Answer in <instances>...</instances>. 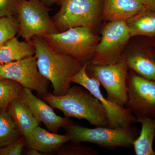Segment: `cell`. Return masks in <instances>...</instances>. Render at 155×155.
I'll list each match as a JSON object with an SVG mask.
<instances>
[{"instance_id":"obj_1","label":"cell","mask_w":155,"mask_h":155,"mask_svg":"<svg viewBox=\"0 0 155 155\" xmlns=\"http://www.w3.org/2000/svg\"><path fill=\"white\" fill-rule=\"evenodd\" d=\"M31 41L35 49V56L39 71L51 83L53 94H67L71 87L72 78L87 61L57 51L41 36L33 37Z\"/></svg>"},{"instance_id":"obj_2","label":"cell","mask_w":155,"mask_h":155,"mask_svg":"<svg viewBox=\"0 0 155 155\" xmlns=\"http://www.w3.org/2000/svg\"><path fill=\"white\" fill-rule=\"evenodd\" d=\"M41 98L53 108L61 110L67 118L85 119L97 127H108L107 114L102 105L81 87H71L64 95L56 96L49 92Z\"/></svg>"},{"instance_id":"obj_3","label":"cell","mask_w":155,"mask_h":155,"mask_svg":"<svg viewBox=\"0 0 155 155\" xmlns=\"http://www.w3.org/2000/svg\"><path fill=\"white\" fill-rule=\"evenodd\" d=\"M69 136V141L88 142L109 149L118 147H130L139 134V131L132 125L111 128L97 127L91 128L73 122L64 127Z\"/></svg>"},{"instance_id":"obj_4","label":"cell","mask_w":155,"mask_h":155,"mask_svg":"<svg viewBox=\"0 0 155 155\" xmlns=\"http://www.w3.org/2000/svg\"><path fill=\"white\" fill-rule=\"evenodd\" d=\"M87 27H73L42 37L54 50L64 54L84 61L94 55L101 36Z\"/></svg>"},{"instance_id":"obj_5","label":"cell","mask_w":155,"mask_h":155,"mask_svg":"<svg viewBox=\"0 0 155 155\" xmlns=\"http://www.w3.org/2000/svg\"><path fill=\"white\" fill-rule=\"evenodd\" d=\"M61 8L52 18L59 32L76 27L93 30L101 20L103 0H60Z\"/></svg>"},{"instance_id":"obj_6","label":"cell","mask_w":155,"mask_h":155,"mask_svg":"<svg viewBox=\"0 0 155 155\" xmlns=\"http://www.w3.org/2000/svg\"><path fill=\"white\" fill-rule=\"evenodd\" d=\"M17 19L19 33L25 41H31L33 37H43L59 32L49 11L40 0H18Z\"/></svg>"},{"instance_id":"obj_7","label":"cell","mask_w":155,"mask_h":155,"mask_svg":"<svg viewBox=\"0 0 155 155\" xmlns=\"http://www.w3.org/2000/svg\"><path fill=\"white\" fill-rule=\"evenodd\" d=\"M128 70L123 55L114 64L97 65L88 61L86 67L87 75L97 81L106 90V98L122 107H125L127 99Z\"/></svg>"},{"instance_id":"obj_8","label":"cell","mask_w":155,"mask_h":155,"mask_svg":"<svg viewBox=\"0 0 155 155\" xmlns=\"http://www.w3.org/2000/svg\"><path fill=\"white\" fill-rule=\"evenodd\" d=\"M131 37L126 21L107 22L101 31L94 55L89 61L97 65L116 63L122 57Z\"/></svg>"},{"instance_id":"obj_9","label":"cell","mask_w":155,"mask_h":155,"mask_svg":"<svg viewBox=\"0 0 155 155\" xmlns=\"http://www.w3.org/2000/svg\"><path fill=\"white\" fill-rule=\"evenodd\" d=\"M126 85L125 107L136 117L155 119V81L128 70Z\"/></svg>"},{"instance_id":"obj_10","label":"cell","mask_w":155,"mask_h":155,"mask_svg":"<svg viewBox=\"0 0 155 155\" xmlns=\"http://www.w3.org/2000/svg\"><path fill=\"white\" fill-rule=\"evenodd\" d=\"M0 78L16 81L23 87L35 91L40 98L49 93L50 81L39 71L35 55L0 64Z\"/></svg>"},{"instance_id":"obj_11","label":"cell","mask_w":155,"mask_h":155,"mask_svg":"<svg viewBox=\"0 0 155 155\" xmlns=\"http://www.w3.org/2000/svg\"><path fill=\"white\" fill-rule=\"evenodd\" d=\"M87 61L83 67L71 79L72 83L84 87L99 100L104 108L108 121V127L111 128L130 126L137 122L136 117L125 107H121L107 99L104 96L101 84L94 78L90 77L86 71Z\"/></svg>"},{"instance_id":"obj_12","label":"cell","mask_w":155,"mask_h":155,"mask_svg":"<svg viewBox=\"0 0 155 155\" xmlns=\"http://www.w3.org/2000/svg\"><path fill=\"white\" fill-rule=\"evenodd\" d=\"M122 55L129 70L155 81V38L131 37Z\"/></svg>"},{"instance_id":"obj_13","label":"cell","mask_w":155,"mask_h":155,"mask_svg":"<svg viewBox=\"0 0 155 155\" xmlns=\"http://www.w3.org/2000/svg\"><path fill=\"white\" fill-rule=\"evenodd\" d=\"M19 97L29 107L35 119L39 123H42L50 132L58 133L60 128L73 122L69 118L57 115L52 107L34 95L29 89L22 87Z\"/></svg>"},{"instance_id":"obj_14","label":"cell","mask_w":155,"mask_h":155,"mask_svg":"<svg viewBox=\"0 0 155 155\" xmlns=\"http://www.w3.org/2000/svg\"><path fill=\"white\" fill-rule=\"evenodd\" d=\"M69 136L50 132L38 126L24 137L25 147L38 150L45 155L54 154L63 145L69 142Z\"/></svg>"},{"instance_id":"obj_15","label":"cell","mask_w":155,"mask_h":155,"mask_svg":"<svg viewBox=\"0 0 155 155\" xmlns=\"http://www.w3.org/2000/svg\"><path fill=\"white\" fill-rule=\"evenodd\" d=\"M146 9L141 0H103L101 20L107 22L127 21Z\"/></svg>"},{"instance_id":"obj_16","label":"cell","mask_w":155,"mask_h":155,"mask_svg":"<svg viewBox=\"0 0 155 155\" xmlns=\"http://www.w3.org/2000/svg\"><path fill=\"white\" fill-rule=\"evenodd\" d=\"M7 111L24 137L39 125L30 109L19 97L11 101Z\"/></svg>"},{"instance_id":"obj_17","label":"cell","mask_w":155,"mask_h":155,"mask_svg":"<svg viewBox=\"0 0 155 155\" xmlns=\"http://www.w3.org/2000/svg\"><path fill=\"white\" fill-rule=\"evenodd\" d=\"M35 54V49L31 41H20L14 37L0 47V64L19 61Z\"/></svg>"},{"instance_id":"obj_18","label":"cell","mask_w":155,"mask_h":155,"mask_svg":"<svg viewBox=\"0 0 155 155\" xmlns=\"http://www.w3.org/2000/svg\"><path fill=\"white\" fill-rule=\"evenodd\" d=\"M137 122L141 123V130L138 136L133 141V146L136 155H155L153 141L155 134V118L150 119L138 116Z\"/></svg>"},{"instance_id":"obj_19","label":"cell","mask_w":155,"mask_h":155,"mask_svg":"<svg viewBox=\"0 0 155 155\" xmlns=\"http://www.w3.org/2000/svg\"><path fill=\"white\" fill-rule=\"evenodd\" d=\"M130 36L155 38V12L144 9L126 21Z\"/></svg>"},{"instance_id":"obj_20","label":"cell","mask_w":155,"mask_h":155,"mask_svg":"<svg viewBox=\"0 0 155 155\" xmlns=\"http://www.w3.org/2000/svg\"><path fill=\"white\" fill-rule=\"evenodd\" d=\"M23 137L7 110L0 108V147L18 141Z\"/></svg>"},{"instance_id":"obj_21","label":"cell","mask_w":155,"mask_h":155,"mask_svg":"<svg viewBox=\"0 0 155 155\" xmlns=\"http://www.w3.org/2000/svg\"><path fill=\"white\" fill-rule=\"evenodd\" d=\"M22 87L16 81L0 78V108L7 110L11 101L19 97Z\"/></svg>"},{"instance_id":"obj_22","label":"cell","mask_w":155,"mask_h":155,"mask_svg":"<svg viewBox=\"0 0 155 155\" xmlns=\"http://www.w3.org/2000/svg\"><path fill=\"white\" fill-rule=\"evenodd\" d=\"M19 23L14 17H0V47L19 32Z\"/></svg>"},{"instance_id":"obj_23","label":"cell","mask_w":155,"mask_h":155,"mask_svg":"<svg viewBox=\"0 0 155 155\" xmlns=\"http://www.w3.org/2000/svg\"><path fill=\"white\" fill-rule=\"evenodd\" d=\"M57 155H97L99 152L92 148L78 143L67 142L55 152Z\"/></svg>"},{"instance_id":"obj_24","label":"cell","mask_w":155,"mask_h":155,"mask_svg":"<svg viewBox=\"0 0 155 155\" xmlns=\"http://www.w3.org/2000/svg\"><path fill=\"white\" fill-rule=\"evenodd\" d=\"M18 0H0V17H14Z\"/></svg>"},{"instance_id":"obj_25","label":"cell","mask_w":155,"mask_h":155,"mask_svg":"<svg viewBox=\"0 0 155 155\" xmlns=\"http://www.w3.org/2000/svg\"><path fill=\"white\" fill-rule=\"evenodd\" d=\"M24 137L18 141L0 147V155L22 154L23 148L25 147Z\"/></svg>"},{"instance_id":"obj_26","label":"cell","mask_w":155,"mask_h":155,"mask_svg":"<svg viewBox=\"0 0 155 155\" xmlns=\"http://www.w3.org/2000/svg\"><path fill=\"white\" fill-rule=\"evenodd\" d=\"M141 1L147 8L155 12V0H141Z\"/></svg>"},{"instance_id":"obj_27","label":"cell","mask_w":155,"mask_h":155,"mask_svg":"<svg viewBox=\"0 0 155 155\" xmlns=\"http://www.w3.org/2000/svg\"><path fill=\"white\" fill-rule=\"evenodd\" d=\"M28 150L25 152V155H45L38 150L34 149L27 148Z\"/></svg>"},{"instance_id":"obj_28","label":"cell","mask_w":155,"mask_h":155,"mask_svg":"<svg viewBox=\"0 0 155 155\" xmlns=\"http://www.w3.org/2000/svg\"><path fill=\"white\" fill-rule=\"evenodd\" d=\"M60 1V0H41V1L45 5L47 6L51 5L54 3L58 2Z\"/></svg>"},{"instance_id":"obj_29","label":"cell","mask_w":155,"mask_h":155,"mask_svg":"<svg viewBox=\"0 0 155 155\" xmlns=\"http://www.w3.org/2000/svg\"><path fill=\"white\" fill-rule=\"evenodd\" d=\"M154 140H155V134Z\"/></svg>"}]
</instances>
